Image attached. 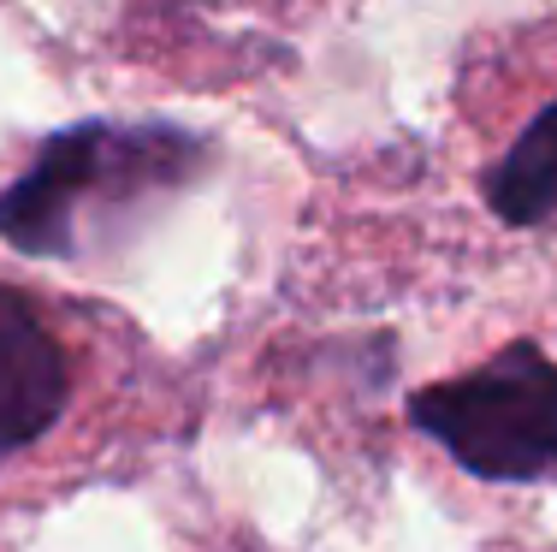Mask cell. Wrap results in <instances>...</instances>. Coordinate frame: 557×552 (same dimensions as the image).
Listing matches in <instances>:
<instances>
[{"label": "cell", "mask_w": 557, "mask_h": 552, "mask_svg": "<svg viewBox=\"0 0 557 552\" xmlns=\"http://www.w3.org/2000/svg\"><path fill=\"white\" fill-rule=\"evenodd\" d=\"M202 155L208 149L178 125H72L36 149L24 179L0 191V238L24 256L77 261L84 244L125 226L143 203L178 191Z\"/></svg>", "instance_id": "1"}, {"label": "cell", "mask_w": 557, "mask_h": 552, "mask_svg": "<svg viewBox=\"0 0 557 552\" xmlns=\"http://www.w3.org/2000/svg\"><path fill=\"white\" fill-rule=\"evenodd\" d=\"M409 422L481 481H534L557 469V363L540 345H504L493 363L416 392Z\"/></svg>", "instance_id": "2"}, {"label": "cell", "mask_w": 557, "mask_h": 552, "mask_svg": "<svg viewBox=\"0 0 557 552\" xmlns=\"http://www.w3.org/2000/svg\"><path fill=\"white\" fill-rule=\"evenodd\" d=\"M65 398H72V368L60 339L42 327L30 297L0 285V464L42 440L60 422Z\"/></svg>", "instance_id": "3"}, {"label": "cell", "mask_w": 557, "mask_h": 552, "mask_svg": "<svg viewBox=\"0 0 557 552\" xmlns=\"http://www.w3.org/2000/svg\"><path fill=\"white\" fill-rule=\"evenodd\" d=\"M486 203L504 226H546L557 214V101L510 143V155L486 179Z\"/></svg>", "instance_id": "4"}]
</instances>
